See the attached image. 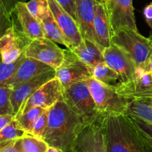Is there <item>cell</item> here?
<instances>
[{
    "mask_svg": "<svg viewBox=\"0 0 152 152\" xmlns=\"http://www.w3.org/2000/svg\"><path fill=\"white\" fill-rule=\"evenodd\" d=\"M13 88L8 85L0 86V115L14 114L11 103V94Z\"/></svg>",
    "mask_w": 152,
    "mask_h": 152,
    "instance_id": "cell-31",
    "label": "cell"
},
{
    "mask_svg": "<svg viewBox=\"0 0 152 152\" xmlns=\"http://www.w3.org/2000/svg\"><path fill=\"white\" fill-rule=\"evenodd\" d=\"M52 69L53 68L44 62L33 58L26 57L17 72L7 80L4 85H8L13 88L18 85L31 80L39 74Z\"/></svg>",
    "mask_w": 152,
    "mask_h": 152,
    "instance_id": "cell-19",
    "label": "cell"
},
{
    "mask_svg": "<svg viewBox=\"0 0 152 152\" xmlns=\"http://www.w3.org/2000/svg\"><path fill=\"white\" fill-rule=\"evenodd\" d=\"M26 57L27 56L23 53L17 59L10 62V63L1 62V65H0V86L5 84L6 82L10 80L17 72L22 64L25 60Z\"/></svg>",
    "mask_w": 152,
    "mask_h": 152,
    "instance_id": "cell-27",
    "label": "cell"
},
{
    "mask_svg": "<svg viewBox=\"0 0 152 152\" xmlns=\"http://www.w3.org/2000/svg\"><path fill=\"white\" fill-rule=\"evenodd\" d=\"M99 111L102 114L106 113L126 114L131 101L120 96L115 86L107 85L91 77L86 80Z\"/></svg>",
    "mask_w": 152,
    "mask_h": 152,
    "instance_id": "cell-5",
    "label": "cell"
},
{
    "mask_svg": "<svg viewBox=\"0 0 152 152\" xmlns=\"http://www.w3.org/2000/svg\"><path fill=\"white\" fill-rule=\"evenodd\" d=\"M92 77L107 85H113V83L120 81V76L117 72L108 66L105 62L92 68Z\"/></svg>",
    "mask_w": 152,
    "mask_h": 152,
    "instance_id": "cell-23",
    "label": "cell"
},
{
    "mask_svg": "<svg viewBox=\"0 0 152 152\" xmlns=\"http://www.w3.org/2000/svg\"><path fill=\"white\" fill-rule=\"evenodd\" d=\"M126 114L137 117L152 124V106L150 101H132L129 104Z\"/></svg>",
    "mask_w": 152,
    "mask_h": 152,
    "instance_id": "cell-22",
    "label": "cell"
},
{
    "mask_svg": "<svg viewBox=\"0 0 152 152\" xmlns=\"http://www.w3.org/2000/svg\"><path fill=\"white\" fill-rule=\"evenodd\" d=\"M48 110L42 114L36 122L33 128L31 135L40 139H43L46 128L48 126Z\"/></svg>",
    "mask_w": 152,
    "mask_h": 152,
    "instance_id": "cell-32",
    "label": "cell"
},
{
    "mask_svg": "<svg viewBox=\"0 0 152 152\" xmlns=\"http://www.w3.org/2000/svg\"><path fill=\"white\" fill-rule=\"evenodd\" d=\"M88 125L64 100L58 101L48 109V122L43 140L62 152H77L80 134Z\"/></svg>",
    "mask_w": 152,
    "mask_h": 152,
    "instance_id": "cell-1",
    "label": "cell"
},
{
    "mask_svg": "<svg viewBox=\"0 0 152 152\" xmlns=\"http://www.w3.org/2000/svg\"><path fill=\"white\" fill-rule=\"evenodd\" d=\"M99 121L105 135L106 152H152L127 114L106 113Z\"/></svg>",
    "mask_w": 152,
    "mask_h": 152,
    "instance_id": "cell-2",
    "label": "cell"
},
{
    "mask_svg": "<svg viewBox=\"0 0 152 152\" xmlns=\"http://www.w3.org/2000/svg\"><path fill=\"white\" fill-rule=\"evenodd\" d=\"M13 15L16 16L20 29L16 28L28 41L45 37L41 23L28 10L25 2H20L16 5Z\"/></svg>",
    "mask_w": 152,
    "mask_h": 152,
    "instance_id": "cell-16",
    "label": "cell"
},
{
    "mask_svg": "<svg viewBox=\"0 0 152 152\" xmlns=\"http://www.w3.org/2000/svg\"><path fill=\"white\" fill-rule=\"evenodd\" d=\"M23 53L27 57L44 62L55 70L62 65L64 60L63 49L46 37L33 39L27 45Z\"/></svg>",
    "mask_w": 152,
    "mask_h": 152,
    "instance_id": "cell-6",
    "label": "cell"
},
{
    "mask_svg": "<svg viewBox=\"0 0 152 152\" xmlns=\"http://www.w3.org/2000/svg\"><path fill=\"white\" fill-rule=\"evenodd\" d=\"M105 6L112 34L123 29L138 31L133 0H109Z\"/></svg>",
    "mask_w": 152,
    "mask_h": 152,
    "instance_id": "cell-10",
    "label": "cell"
},
{
    "mask_svg": "<svg viewBox=\"0 0 152 152\" xmlns=\"http://www.w3.org/2000/svg\"><path fill=\"white\" fill-rule=\"evenodd\" d=\"M129 116V115H128ZM131 122L144 142L152 149V124L137 117L129 116Z\"/></svg>",
    "mask_w": 152,
    "mask_h": 152,
    "instance_id": "cell-29",
    "label": "cell"
},
{
    "mask_svg": "<svg viewBox=\"0 0 152 152\" xmlns=\"http://www.w3.org/2000/svg\"><path fill=\"white\" fill-rule=\"evenodd\" d=\"M149 38H150V39H151L152 40V31H151V35H150Z\"/></svg>",
    "mask_w": 152,
    "mask_h": 152,
    "instance_id": "cell-40",
    "label": "cell"
},
{
    "mask_svg": "<svg viewBox=\"0 0 152 152\" xmlns=\"http://www.w3.org/2000/svg\"><path fill=\"white\" fill-rule=\"evenodd\" d=\"M112 45L127 52L138 68H145L152 53V40L138 31L123 29L112 34Z\"/></svg>",
    "mask_w": 152,
    "mask_h": 152,
    "instance_id": "cell-4",
    "label": "cell"
},
{
    "mask_svg": "<svg viewBox=\"0 0 152 152\" xmlns=\"http://www.w3.org/2000/svg\"><path fill=\"white\" fill-rule=\"evenodd\" d=\"M145 71L148 73H151L152 72V53L150 56L149 59H148V62H147L146 65H145V68H144Z\"/></svg>",
    "mask_w": 152,
    "mask_h": 152,
    "instance_id": "cell-37",
    "label": "cell"
},
{
    "mask_svg": "<svg viewBox=\"0 0 152 152\" xmlns=\"http://www.w3.org/2000/svg\"><path fill=\"white\" fill-rule=\"evenodd\" d=\"M103 50L96 42L83 39L80 45L73 51L84 63L94 68L98 64L105 62Z\"/></svg>",
    "mask_w": 152,
    "mask_h": 152,
    "instance_id": "cell-20",
    "label": "cell"
},
{
    "mask_svg": "<svg viewBox=\"0 0 152 152\" xmlns=\"http://www.w3.org/2000/svg\"><path fill=\"white\" fill-rule=\"evenodd\" d=\"M17 145L20 152H45L49 146L42 139L31 135L18 140Z\"/></svg>",
    "mask_w": 152,
    "mask_h": 152,
    "instance_id": "cell-25",
    "label": "cell"
},
{
    "mask_svg": "<svg viewBox=\"0 0 152 152\" xmlns=\"http://www.w3.org/2000/svg\"><path fill=\"white\" fill-rule=\"evenodd\" d=\"M76 150L77 152H106L105 135L99 120L82 132L77 140Z\"/></svg>",
    "mask_w": 152,
    "mask_h": 152,
    "instance_id": "cell-15",
    "label": "cell"
},
{
    "mask_svg": "<svg viewBox=\"0 0 152 152\" xmlns=\"http://www.w3.org/2000/svg\"><path fill=\"white\" fill-rule=\"evenodd\" d=\"M45 152H62V151L59 150V148H55V147L48 146V149L46 150Z\"/></svg>",
    "mask_w": 152,
    "mask_h": 152,
    "instance_id": "cell-38",
    "label": "cell"
},
{
    "mask_svg": "<svg viewBox=\"0 0 152 152\" xmlns=\"http://www.w3.org/2000/svg\"><path fill=\"white\" fill-rule=\"evenodd\" d=\"M95 0H76L77 22L83 39L95 41L94 21L95 16Z\"/></svg>",
    "mask_w": 152,
    "mask_h": 152,
    "instance_id": "cell-17",
    "label": "cell"
},
{
    "mask_svg": "<svg viewBox=\"0 0 152 152\" xmlns=\"http://www.w3.org/2000/svg\"><path fill=\"white\" fill-rule=\"evenodd\" d=\"M56 1L77 22L76 0H56Z\"/></svg>",
    "mask_w": 152,
    "mask_h": 152,
    "instance_id": "cell-33",
    "label": "cell"
},
{
    "mask_svg": "<svg viewBox=\"0 0 152 152\" xmlns=\"http://www.w3.org/2000/svg\"><path fill=\"white\" fill-rule=\"evenodd\" d=\"M56 77L63 88L72 83L87 80L92 77V68L86 65L73 50H64V60L62 65L56 70Z\"/></svg>",
    "mask_w": 152,
    "mask_h": 152,
    "instance_id": "cell-9",
    "label": "cell"
},
{
    "mask_svg": "<svg viewBox=\"0 0 152 152\" xmlns=\"http://www.w3.org/2000/svg\"><path fill=\"white\" fill-rule=\"evenodd\" d=\"M29 135L31 134H29L19 125L18 120L15 119L10 124L0 130V142L16 140L22 139L25 137L29 136Z\"/></svg>",
    "mask_w": 152,
    "mask_h": 152,
    "instance_id": "cell-24",
    "label": "cell"
},
{
    "mask_svg": "<svg viewBox=\"0 0 152 152\" xmlns=\"http://www.w3.org/2000/svg\"><path fill=\"white\" fill-rule=\"evenodd\" d=\"M47 110L45 108H41V107H34L31 108L29 111L25 112L22 115H21L19 118L16 120L19 122V125L28 132L29 134L31 135L33 128H34V124L37 121L40 116L44 114Z\"/></svg>",
    "mask_w": 152,
    "mask_h": 152,
    "instance_id": "cell-26",
    "label": "cell"
},
{
    "mask_svg": "<svg viewBox=\"0 0 152 152\" xmlns=\"http://www.w3.org/2000/svg\"><path fill=\"white\" fill-rule=\"evenodd\" d=\"M150 104H151V106H152V99H151V101H150Z\"/></svg>",
    "mask_w": 152,
    "mask_h": 152,
    "instance_id": "cell-41",
    "label": "cell"
},
{
    "mask_svg": "<svg viewBox=\"0 0 152 152\" xmlns=\"http://www.w3.org/2000/svg\"><path fill=\"white\" fill-rule=\"evenodd\" d=\"M45 37L54 42L68 46L63 32L53 16L51 10L40 22Z\"/></svg>",
    "mask_w": 152,
    "mask_h": 152,
    "instance_id": "cell-21",
    "label": "cell"
},
{
    "mask_svg": "<svg viewBox=\"0 0 152 152\" xmlns=\"http://www.w3.org/2000/svg\"><path fill=\"white\" fill-rule=\"evenodd\" d=\"M64 101L88 126L96 123L102 116L86 80L72 83L63 88Z\"/></svg>",
    "mask_w": 152,
    "mask_h": 152,
    "instance_id": "cell-3",
    "label": "cell"
},
{
    "mask_svg": "<svg viewBox=\"0 0 152 152\" xmlns=\"http://www.w3.org/2000/svg\"><path fill=\"white\" fill-rule=\"evenodd\" d=\"M20 2H27V0H0V16L1 26L5 25L7 28L12 24V16L16 5Z\"/></svg>",
    "mask_w": 152,
    "mask_h": 152,
    "instance_id": "cell-28",
    "label": "cell"
},
{
    "mask_svg": "<svg viewBox=\"0 0 152 152\" xmlns=\"http://www.w3.org/2000/svg\"><path fill=\"white\" fill-rule=\"evenodd\" d=\"M95 41L102 48L105 49L112 45V31L110 25L109 16L106 6L96 4L95 6V16L94 21Z\"/></svg>",
    "mask_w": 152,
    "mask_h": 152,
    "instance_id": "cell-18",
    "label": "cell"
},
{
    "mask_svg": "<svg viewBox=\"0 0 152 152\" xmlns=\"http://www.w3.org/2000/svg\"><path fill=\"white\" fill-rule=\"evenodd\" d=\"M151 77H152V72H151Z\"/></svg>",
    "mask_w": 152,
    "mask_h": 152,
    "instance_id": "cell-42",
    "label": "cell"
},
{
    "mask_svg": "<svg viewBox=\"0 0 152 152\" xmlns=\"http://www.w3.org/2000/svg\"><path fill=\"white\" fill-rule=\"evenodd\" d=\"M56 77V70L52 69L39 74L34 78L24 82L13 88L11 94V103L13 105L15 117L19 112L22 104L30 96H32L43 85L53 80Z\"/></svg>",
    "mask_w": 152,
    "mask_h": 152,
    "instance_id": "cell-14",
    "label": "cell"
},
{
    "mask_svg": "<svg viewBox=\"0 0 152 152\" xmlns=\"http://www.w3.org/2000/svg\"><path fill=\"white\" fill-rule=\"evenodd\" d=\"M64 100L63 87L57 77L43 85L32 96H30L19 109L16 119L34 107H41L49 109L58 101Z\"/></svg>",
    "mask_w": 152,
    "mask_h": 152,
    "instance_id": "cell-7",
    "label": "cell"
},
{
    "mask_svg": "<svg viewBox=\"0 0 152 152\" xmlns=\"http://www.w3.org/2000/svg\"><path fill=\"white\" fill-rule=\"evenodd\" d=\"M16 119L13 114H2L0 115V130L10 124L13 120Z\"/></svg>",
    "mask_w": 152,
    "mask_h": 152,
    "instance_id": "cell-36",
    "label": "cell"
},
{
    "mask_svg": "<svg viewBox=\"0 0 152 152\" xmlns=\"http://www.w3.org/2000/svg\"><path fill=\"white\" fill-rule=\"evenodd\" d=\"M95 1H96L98 4H104V5H105L109 0H95Z\"/></svg>",
    "mask_w": 152,
    "mask_h": 152,
    "instance_id": "cell-39",
    "label": "cell"
},
{
    "mask_svg": "<svg viewBox=\"0 0 152 152\" xmlns=\"http://www.w3.org/2000/svg\"><path fill=\"white\" fill-rule=\"evenodd\" d=\"M17 140L0 142V152H20L17 145Z\"/></svg>",
    "mask_w": 152,
    "mask_h": 152,
    "instance_id": "cell-34",
    "label": "cell"
},
{
    "mask_svg": "<svg viewBox=\"0 0 152 152\" xmlns=\"http://www.w3.org/2000/svg\"><path fill=\"white\" fill-rule=\"evenodd\" d=\"M30 42L13 23L6 28L0 39V52L1 62L10 63L23 53V50Z\"/></svg>",
    "mask_w": 152,
    "mask_h": 152,
    "instance_id": "cell-13",
    "label": "cell"
},
{
    "mask_svg": "<svg viewBox=\"0 0 152 152\" xmlns=\"http://www.w3.org/2000/svg\"><path fill=\"white\" fill-rule=\"evenodd\" d=\"M25 4L31 14L39 22L50 10L48 0H30Z\"/></svg>",
    "mask_w": 152,
    "mask_h": 152,
    "instance_id": "cell-30",
    "label": "cell"
},
{
    "mask_svg": "<svg viewBox=\"0 0 152 152\" xmlns=\"http://www.w3.org/2000/svg\"><path fill=\"white\" fill-rule=\"evenodd\" d=\"M103 55L105 63L120 76L119 83H125L134 78L138 67L127 52L111 45L104 49Z\"/></svg>",
    "mask_w": 152,
    "mask_h": 152,
    "instance_id": "cell-12",
    "label": "cell"
},
{
    "mask_svg": "<svg viewBox=\"0 0 152 152\" xmlns=\"http://www.w3.org/2000/svg\"><path fill=\"white\" fill-rule=\"evenodd\" d=\"M143 15L146 23L152 29V2L147 4L143 9Z\"/></svg>",
    "mask_w": 152,
    "mask_h": 152,
    "instance_id": "cell-35",
    "label": "cell"
},
{
    "mask_svg": "<svg viewBox=\"0 0 152 152\" xmlns=\"http://www.w3.org/2000/svg\"><path fill=\"white\" fill-rule=\"evenodd\" d=\"M117 93L132 101H151L152 99V77L151 73L138 68L134 78L115 85Z\"/></svg>",
    "mask_w": 152,
    "mask_h": 152,
    "instance_id": "cell-8",
    "label": "cell"
},
{
    "mask_svg": "<svg viewBox=\"0 0 152 152\" xmlns=\"http://www.w3.org/2000/svg\"><path fill=\"white\" fill-rule=\"evenodd\" d=\"M48 1L50 10L65 36L68 44L67 48L74 50L83 40L79 24L56 0Z\"/></svg>",
    "mask_w": 152,
    "mask_h": 152,
    "instance_id": "cell-11",
    "label": "cell"
}]
</instances>
